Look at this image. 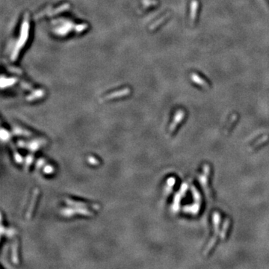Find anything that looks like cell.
<instances>
[{
  "instance_id": "obj_1",
  "label": "cell",
  "mask_w": 269,
  "mask_h": 269,
  "mask_svg": "<svg viewBox=\"0 0 269 269\" xmlns=\"http://www.w3.org/2000/svg\"><path fill=\"white\" fill-rule=\"evenodd\" d=\"M37 194H38V192H35V194H34V196H33V199H32V203H31L30 206H29V211H28V212H27V217H29V215L32 214V210H33L34 206H35V200H37Z\"/></svg>"
}]
</instances>
